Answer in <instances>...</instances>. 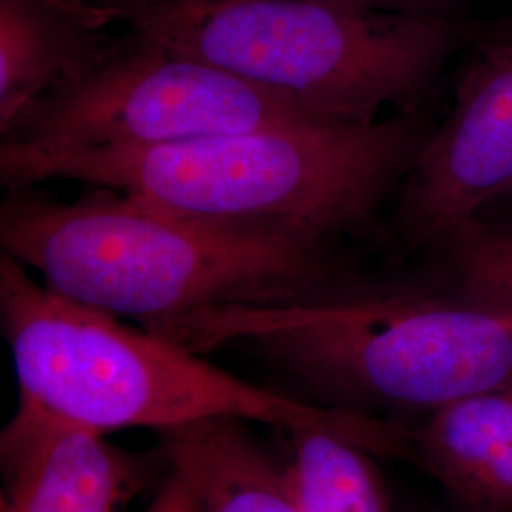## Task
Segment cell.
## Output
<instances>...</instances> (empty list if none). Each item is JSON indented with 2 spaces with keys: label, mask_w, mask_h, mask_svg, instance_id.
Segmentation results:
<instances>
[{
  "label": "cell",
  "mask_w": 512,
  "mask_h": 512,
  "mask_svg": "<svg viewBox=\"0 0 512 512\" xmlns=\"http://www.w3.org/2000/svg\"><path fill=\"white\" fill-rule=\"evenodd\" d=\"M160 442L202 512H308L287 463L253 439L245 421H198L160 433Z\"/></svg>",
  "instance_id": "obj_11"
},
{
  "label": "cell",
  "mask_w": 512,
  "mask_h": 512,
  "mask_svg": "<svg viewBox=\"0 0 512 512\" xmlns=\"http://www.w3.org/2000/svg\"><path fill=\"white\" fill-rule=\"evenodd\" d=\"M0 321L19 397L99 433H164L207 420L330 429L368 452H404L406 431L361 412L249 384L148 329L78 304L0 255Z\"/></svg>",
  "instance_id": "obj_4"
},
{
  "label": "cell",
  "mask_w": 512,
  "mask_h": 512,
  "mask_svg": "<svg viewBox=\"0 0 512 512\" xmlns=\"http://www.w3.org/2000/svg\"><path fill=\"white\" fill-rule=\"evenodd\" d=\"M512 184V25L486 38L397 192L387 236L444 249Z\"/></svg>",
  "instance_id": "obj_7"
},
{
  "label": "cell",
  "mask_w": 512,
  "mask_h": 512,
  "mask_svg": "<svg viewBox=\"0 0 512 512\" xmlns=\"http://www.w3.org/2000/svg\"><path fill=\"white\" fill-rule=\"evenodd\" d=\"M61 2L86 12L88 16L97 19L103 27H110L114 23H120L126 14L137 8L150 6V4H162L169 0H61Z\"/></svg>",
  "instance_id": "obj_16"
},
{
  "label": "cell",
  "mask_w": 512,
  "mask_h": 512,
  "mask_svg": "<svg viewBox=\"0 0 512 512\" xmlns=\"http://www.w3.org/2000/svg\"><path fill=\"white\" fill-rule=\"evenodd\" d=\"M120 25L207 61L330 124L420 114L482 25L332 0H169Z\"/></svg>",
  "instance_id": "obj_5"
},
{
  "label": "cell",
  "mask_w": 512,
  "mask_h": 512,
  "mask_svg": "<svg viewBox=\"0 0 512 512\" xmlns=\"http://www.w3.org/2000/svg\"><path fill=\"white\" fill-rule=\"evenodd\" d=\"M444 251L475 298L512 310V224L476 220Z\"/></svg>",
  "instance_id": "obj_13"
},
{
  "label": "cell",
  "mask_w": 512,
  "mask_h": 512,
  "mask_svg": "<svg viewBox=\"0 0 512 512\" xmlns=\"http://www.w3.org/2000/svg\"><path fill=\"white\" fill-rule=\"evenodd\" d=\"M408 452L475 511H512V384L427 414Z\"/></svg>",
  "instance_id": "obj_10"
},
{
  "label": "cell",
  "mask_w": 512,
  "mask_h": 512,
  "mask_svg": "<svg viewBox=\"0 0 512 512\" xmlns=\"http://www.w3.org/2000/svg\"><path fill=\"white\" fill-rule=\"evenodd\" d=\"M118 38L61 0H0V137L109 55Z\"/></svg>",
  "instance_id": "obj_9"
},
{
  "label": "cell",
  "mask_w": 512,
  "mask_h": 512,
  "mask_svg": "<svg viewBox=\"0 0 512 512\" xmlns=\"http://www.w3.org/2000/svg\"><path fill=\"white\" fill-rule=\"evenodd\" d=\"M302 122L321 120L128 29L90 73L42 103L2 145L27 152L133 150Z\"/></svg>",
  "instance_id": "obj_6"
},
{
  "label": "cell",
  "mask_w": 512,
  "mask_h": 512,
  "mask_svg": "<svg viewBox=\"0 0 512 512\" xmlns=\"http://www.w3.org/2000/svg\"><path fill=\"white\" fill-rule=\"evenodd\" d=\"M147 512H202L198 497L181 471L169 465L160 490L150 501Z\"/></svg>",
  "instance_id": "obj_15"
},
{
  "label": "cell",
  "mask_w": 512,
  "mask_h": 512,
  "mask_svg": "<svg viewBox=\"0 0 512 512\" xmlns=\"http://www.w3.org/2000/svg\"><path fill=\"white\" fill-rule=\"evenodd\" d=\"M336 243L296 222L198 215L110 188L73 202L16 188L0 205L2 255L55 293L143 327L317 293L340 277Z\"/></svg>",
  "instance_id": "obj_1"
},
{
  "label": "cell",
  "mask_w": 512,
  "mask_h": 512,
  "mask_svg": "<svg viewBox=\"0 0 512 512\" xmlns=\"http://www.w3.org/2000/svg\"><path fill=\"white\" fill-rule=\"evenodd\" d=\"M0 512H126L152 480L147 459L19 397L0 435Z\"/></svg>",
  "instance_id": "obj_8"
},
{
  "label": "cell",
  "mask_w": 512,
  "mask_h": 512,
  "mask_svg": "<svg viewBox=\"0 0 512 512\" xmlns=\"http://www.w3.org/2000/svg\"><path fill=\"white\" fill-rule=\"evenodd\" d=\"M431 131L421 114H397L372 124H281L133 150L0 145V183L16 190L76 181L198 215L296 222L340 241L374 228Z\"/></svg>",
  "instance_id": "obj_3"
},
{
  "label": "cell",
  "mask_w": 512,
  "mask_h": 512,
  "mask_svg": "<svg viewBox=\"0 0 512 512\" xmlns=\"http://www.w3.org/2000/svg\"><path fill=\"white\" fill-rule=\"evenodd\" d=\"M494 220V222H499V224H512V184L507 188V190H503L497 198H495L494 202L490 203L482 213H480V217L476 220H482V222H486V220Z\"/></svg>",
  "instance_id": "obj_17"
},
{
  "label": "cell",
  "mask_w": 512,
  "mask_h": 512,
  "mask_svg": "<svg viewBox=\"0 0 512 512\" xmlns=\"http://www.w3.org/2000/svg\"><path fill=\"white\" fill-rule=\"evenodd\" d=\"M145 329L200 355L249 353L351 412L431 414L512 384V310L414 289H359L342 275L300 300L217 306Z\"/></svg>",
  "instance_id": "obj_2"
},
{
  "label": "cell",
  "mask_w": 512,
  "mask_h": 512,
  "mask_svg": "<svg viewBox=\"0 0 512 512\" xmlns=\"http://www.w3.org/2000/svg\"><path fill=\"white\" fill-rule=\"evenodd\" d=\"M353 6H363L384 12L401 14H421V16H446L458 18L459 12L478 0H332Z\"/></svg>",
  "instance_id": "obj_14"
},
{
  "label": "cell",
  "mask_w": 512,
  "mask_h": 512,
  "mask_svg": "<svg viewBox=\"0 0 512 512\" xmlns=\"http://www.w3.org/2000/svg\"><path fill=\"white\" fill-rule=\"evenodd\" d=\"M289 444L287 467L306 511L389 512L365 446L330 429H296Z\"/></svg>",
  "instance_id": "obj_12"
}]
</instances>
